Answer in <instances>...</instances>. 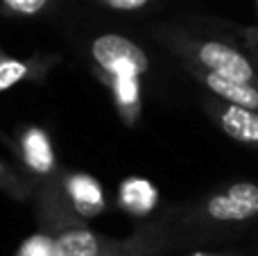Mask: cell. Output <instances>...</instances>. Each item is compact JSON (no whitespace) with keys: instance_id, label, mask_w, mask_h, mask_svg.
<instances>
[{"instance_id":"cell-18","label":"cell","mask_w":258,"mask_h":256,"mask_svg":"<svg viewBox=\"0 0 258 256\" xmlns=\"http://www.w3.org/2000/svg\"><path fill=\"white\" fill-rule=\"evenodd\" d=\"M254 256H258V247H256V252H254Z\"/></svg>"},{"instance_id":"cell-5","label":"cell","mask_w":258,"mask_h":256,"mask_svg":"<svg viewBox=\"0 0 258 256\" xmlns=\"http://www.w3.org/2000/svg\"><path fill=\"white\" fill-rule=\"evenodd\" d=\"M59 195L73 218L82 225H89L109 209V198L102 181L89 172L63 170L59 179Z\"/></svg>"},{"instance_id":"cell-15","label":"cell","mask_w":258,"mask_h":256,"mask_svg":"<svg viewBox=\"0 0 258 256\" xmlns=\"http://www.w3.org/2000/svg\"><path fill=\"white\" fill-rule=\"evenodd\" d=\"M240 36H242L245 52L249 54V59L254 61V66H256V71H258V27H242Z\"/></svg>"},{"instance_id":"cell-11","label":"cell","mask_w":258,"mask_h":256,"mask_svg":"<svg viewBox=\"0 0 258 256\" xmlns=\"http://www.w3.org/2000/svg\"><path fill=\"white\" fill-rule=\"evenodd\" d=\"M61 0H0V14L9 18H36Z\"/></svg>"},{"instance_id":"cell-13","label":"cell","mask_w":258,"mask_h":256,"mask_svg":"<svg viewBox=\"0 0 258 256\" xmlns=\"http://www.w3.org/2000/svg\"><path fill=\"white\" fill-rule=\"evenodd\" d=\"M16 256H54V240L52 236L43 234H34L32 238H27L21 245V249L16 252Z\"/></svg>"},{"instance_id":"cell-17","label":"cell","mask_w":258,"mask_h":256,"mask_svg":"<svg viewBox=\"0 0 258 256\" xmlns=\"http://www.w3.org/2000/svg\"><path fill=\"white\" fill-rule=\"evenodd\" d=\"M0 139H3V141H7V136L3 134V130H0ZM7 143H9V141H7Z\"/></svg>"},{"instance_id":"cell-12","label":"cell","mask_w":258,"mask_h":256,"mask_svg":"<svg viewBox=\"0 0 258 256\" xmlns=\"http://www.w3.org/2000/svg\"><path fill=\"white\" fill-rule=\"evenodd\" d=\"M0 190L7 195L9 200L16 202H27L32 198V188L18 170H14L3 157H0Z\"/></svg>"},{"instance_id":"cell-16","label":"cell","mask_w":258,"mask_h":256,"mask_svg":"<svg viewBox=\"0 0 258 256\" xmlns=\"http://www.w3.org/2000/svg\"><path fill=\"white\" fill-rule=\"evenodd\" d=\"M190 256H247L240 249H195Z\"/></svg>"},{"instance_id":"cell-10","label":"cell","mask_w":258,"mask_h":256,"mask_svg":"<svg viewBox=\"0 0 258 256\" xmlns=\"http://www.w3.org/2000/svg\"><path fill=\"white\" fill-rule=\"evenodd\" d=\"M116 204L127 216L145 222L150 220V216L154 213L156 204H159V190L145 177H127L118 186Z\"/></svg>"},{"instance_id":"cell-19","label":"cell","mask_w":258,"mask_h":256,"mask_svg":"<svg viewBox=\"0 0 258 256\" xmlns=\"http://www.w3.org/2000/svg\"><path fill=\"white\" fill-rule=\"evenodd\" d=\"M256 9H258V0H256Z\"/></svg>"},{"instance_id":"cell-1","label":"cell","mask_w":258,"mask_h":256,"mask_svg":"<svg viewBox=\"0 0 258 256\" xmlns=\"http://www.w3.org/2000/svg\"><path fill=\"white\" fill-rule=\"evenodd\" d=\"M258 227V181L236 179L190 202L141 222L132 236L134 256H168L209 249Z\"/></svg>"},{"instance_id":"cell-9","label":"cell","mask_w":258,"mask_h":256,"mask_svg":"<svg viewBox=\"0 0 258 256\" xmlns=\"http://www.w3.org/2000/svg\"><path fill=\"white\" fill-rule=\"evenodd\" d=\"M183 68H186L188 75H190L209 95L222 100V102L236 104V107L258 111V86L227 80V77H222V75H215V73L202 71V68H195V66H183Z\"/></svg>"},{"instance_id":"cell-4","label":"cell","mask_w":258,"mask_h":256,"mask_svg":"<svg viewBox=\"0 0 258 256\" xmlns=\"http://www.w3.org/2000/svg\"><path fill=\"white\" fill-rule=\"evenodd\" d=\"M9 148L18 161V172L30 184L32 195L59 184L63 168L57 159L54 141L45 127L23 125L14 141H9Z\"/></svg>"},{"instance_id":"cell-6","label":"cell","mask_w":258,"mask_h":256,"mask_svg":"<svg viewBox=\"0 0 258 256\" xmlns=\"http://www.w3.org/2000/svg\"><path fill=\"white\" fill-rule=\"evenodd\" d=\"M54 256H134L129 238H109L89 227H71L52 236Z\"/></svg>"},{"instance_id":"cell-14","label":"cell","mask_w":258,"mask_h":256,"mask_svg":"<svg viewBox=\"0 0 258 256\" xmlns=\"http://www.w3.org/2000/svg\"><path fill=\"white\" fill-rule=\"evenodd\" d=\"M93 3L111 12H143V9L154 7L159 0H93Z\"/></svg>"},{"instance_id":"cell-2","label":"cell","mask_w":258,"mask_h":256,"mask_svg":"<svg viewBox=\"0 0 258 256\" xmlns=\"http://www.w3.org/2000/svg\"><path fill=\"white\" fill-rule=\"evenodd\" d=\"M86 59L95 80L111 95L118 118L136 127L143 113V77L150 73L147 52L125 34L104 32L91 39Z\"/></svg>"},{"instance_id":"cell-8","label":"cell","mask_w":258,"mask_h":256,"mask_svg":"<svg viewBox=\"0 0 258 256\" xmlns=\"http://www.w3.org/2000/svg\"><path fill=\"white\" fill-rule=\"evenodd\" d=\"M59 63V54H32L14 57L0 45V93L23 82H41Z\"/></svg>"},{"instance_id":"cell-7","label":"cell","mask_w":258,"mask_h":256,"mask_svg":"<svg viewBox=\"0 0 258 256\" xmlns=\"http://www.w3.org/2000/svg\"><path fill=\"white\" fill-rule=\"evenodd\" d=\"M202 107L222 134H227L231 141L258 152V111L222 102V100L213 98L209 93L202 100Z\"/></svg>"},{"instance_id":"cell-3","label":"cell","mask_w":258,"mask_h":256,"mask_svg":"<svg viewBox=\"0 0 258 256\" xmlns=\"http://www.w3.org/2000/svg\"><path fill=\"white\" fill-rule=\"evenodd\" d=\"M152 32L156 41L170 50L183 66H195L227 80L258 86V71L249 54L229 41L195 34L179 25H156Z\"/></svg>"}]
</instances>
